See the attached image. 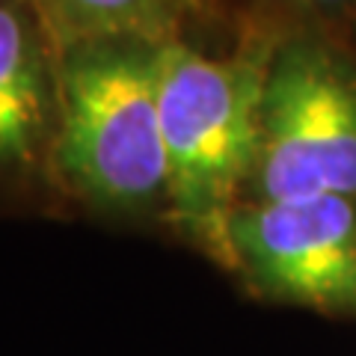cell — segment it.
<instances>
[{
    "label": "cell",
    "instance_id": "obj_6",
    "mask_svg": "<svg viewBox=\"0 0 356 356\" xmlns=\"http://www.w3.org/2000/svg\"><path fill=\"white\" fill-rule=\"evenodd\" d=\"M54 60L83 44L178 42L191 0H30Z\"/></svg>",
    "mask_w": 356,
    "mask_h": 356
},
{
    "label": "cell",
    "instance_id": "obj_1",
    "mask_svg": "<svg viewBox=\"0 0 356 356\" xmlns=\"http://www.w3.org/2000/svg\"><path fill=\"white\" fill-rule=\"evenodd\" d=\"M267 51L217 60L181 39L161 48V128L170 166L172 222L222 267H232L229 220L259 158Z\"/></svg>",
    "mask_w": 356,
    "mask_h": 356
},
{
    "label": "cell",
    "instance_id": "obj_3",
    "mask_svg": "<svg viewBox=\"0 0 356 356\" xmlns=\"http://www.w3.org/2000/svg\"><path fill=\"white\" fill-rule=\"evenodd\" d=\"M250 184L259 202L356 199V69L327 44L291 39L273 51Z\"/></svg>",
    "mask_w": 356,
    "mask_h": 356
},
{
    "label": "cell",
    "instance_id": "obj_2",
    "mask_svg": "<svg viewBox=\"0 0 356 356\" xmlns=\"http://www.w3.org/2000/svg\"><path fill=\"white\" fill-rule=\"evenodd\" d=\"M54 65V161L65 181L92 205L122 214L166 202L161 48L137 42L83 44Z\"/></svg>",
    "mask_w": 356,
    "mask_h": 356
},
{
    "label": "cell",
    "instance_id": "obj_4",
    "mask_svg": "<svg viewBox=\"0 0 356 356\" xmlns=\"http://www.w3.org/2000/svg\"><path fill=\"white\" fill-rule=\"evenodd\" d=\"M229 270L276 303L356 318V199L306 196L238 205Z\"/></svg>",
    "mask_w": 356,
    "mask_h": 356
},
{
    "label": "cell",
    "instance_id": "obj_7",
    "mask_svg": "<svg viewBox=\"0 0 356 356\" xmlns=\"http://www.w3.org/2000/svg\"><path fill=\"white\" fill-rule=\"evenodd\" d=\"M297 3L312 13H341V9L356 6V0H297Z\"/></svg>",
    "mask_w": 356,
    "mask_h": 356
},
{
    "label": "cell",
    "instance_id": "obj_5",
    "mask_svg": "<svg viewBox=\"0 0 356 356\" xmlns=\"http://www.w3.org/2000/svg\"><path fill=\"white\" fill-rule=\"evenodd\" d=\"M39 21L0 0V166H24L57 131V65Z\"/></svg>",
    "mask_w": 356,
    "mask_h": 356
}]
</instances>
